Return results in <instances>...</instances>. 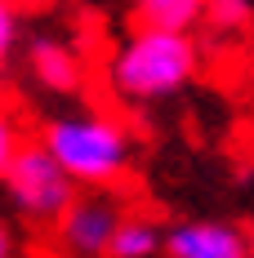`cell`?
I'll use <instances>...</instances> for the list:
<instances>
[{"label":"cell","instance_id":"1","mask_svg":"<svg viewBox=\"0 0 254 258\" xmlns=\"http://www.w3.org/2000/svg\"><path fill=\"white\" fill-rule=\"evenodd\" d=\"M40 147L58 160V169L76 182L80 191H112L134 169V134L112 111H67L54 116Z\"/></svg>","mask_w":254,"mask_h":258},{"label":"cell","instance_id":"2","mask_svg":"<svg viewBox=\"0 0 254 258\" xmlns=\"http://www.w3.org/2000/svg\"><path fill=\"white\" fill-rule=\"evenodd\" d=\"M201 72V49L192 36L134 27L107 58V89L121 103H161L183 94Z\"/></svg>","mask_w":254,"mask_h":258},{"label":"cell","instance_id":"3","mask_svg":"<svg viewBox=\"0 0 254 258\" xmlns=\"http://www.w3.org/2000/svg\"><path fill=\"white\" fill-rule=\"evenodd\" d=\"M0 196L9 214H18L31 227H58V218L72 209V201L80 196V187L54 160L40 143H27L23 152L9 160V169L0 174Z\"/></svg>","mask_w":254,"mask_h":258},{"label":"cell","instance_id":"4","mask_svg":"<svg viewBox=\"0 0 254 258\" xmlns=\"http://www.w3.org/2000/svg\"><path fill=\"white\" fill-rule=\"evenodd\" d=\"M121 218H125V205L116 191H80L72 209L58 218L54 245L63 258H107Z\"/></svg>","mask_w":254,"mask_h":258},{"label":"cell","instance_id":"5","mask_svg":"<svg viewBox=\"0 0 254 258\" xmlns=\"http://www.w3.org/2000/svg\"><path fill=\"white\" fill-rule=\"evenodd\" d=\"M165 258H250V236L223 218H192L165 232Z\"/></svg>","mask_w":254,"mask_h":258},{"label":"cell","instance_id":"6","mask_svg":"<svg viewBox=\"0 0 254 258\" xmlns=\"http://www.w3.org/2000/svg\"><path fill=\"white\" fill-rule=\"evenodd\" d=\"M27 72L49 94H76L85 85V62L63 36H31L27 40Z\"/></svg>","mask_w":254,"mask_h":258},{"label":"cell","instance_id":"7","mask_svg":"<svg viewBox=\"0 0 254 258\" xmlns=\"http://www.w3.org/2000/svg\"><path fill=\"white\" fill-rule=\"evenodd\" d=\"M156 254H165V227L156 223L152 214L125 209L121 227H116V236H112L107 258H156Z\"/></svg>","mask_w":254,"mask_h":258},{"label":"cell","instance_id":"8","mask_svg":"<svg viewBox=\"0 0 254 258\" xmlns=\"http://www.w3.org/2000/svg\"><path fill=\"white\" fill-rule=\"evenodd\" d=\"M134 23L192 36V27L205 23V0H134Z\"/></svg>","mask_w":254,"mask_h":258},{"label":"cell","instance_id":"9","mask_svg":"<svg viewBox=\"0 0 254 258\" xmlns=\"http://www.w3.org/2000/svg\"><path fill=\"white\" fill-rule=\"evenodd\" d=\"M254 23V0H205V27L223 31V36H241Z\"/></svg>","mask_w":254,"mask_h":258},{"label":"cell","instance_id":"10","mask_svg":"<svg viewBox=\"0 0 254 258\" xmlns=\"http://www.w3.org/2000/svg\"><path fill=\"white\" fill-rule=\"evenodd\" d=\"M27 147V129L23 120H18V111H14V103L9 98H0V174L9 169V160Z\"/></svg>","mask_w":254,"mask_h":258},{"label":"cell","instance_id":"11","mask_svg":"<svg viewBox=\"0 0 254 258\" xmlns=\"http://www.w3.org/2000/svg\"><path fill=\"white\" fill-rule=\"evenodd\" d=\"M14 49H18V9L14 0H0V72L9 67Z\"/></svg>","mask_w":254,"mask_h":258},{"label":"cell","instance_id":"12","mask_svg":"<svg viewBox=\"0 0 254 258\" xmlns=\"http://www.w3.org/2000/svg\"><path fill=\"white\" fill-rule=\"evenodd\" d=\"M0 258H18V236H14V227H9L5 209H0Z\"/></svg>","mask_w":254,"mask_h":258},{"label":"cell","instance_id":"13","mask_svg":"<svg viewBox=\"0 0 254 258\" xmlns=\"http://www.w3.org/2000/svg\"><path fill=\"white\" fill-rule=\"evenodd\" d=\"M250 258H254V232H250Z\"/></svg>","mask_w":254,"mask_h":258}]
</instances>
